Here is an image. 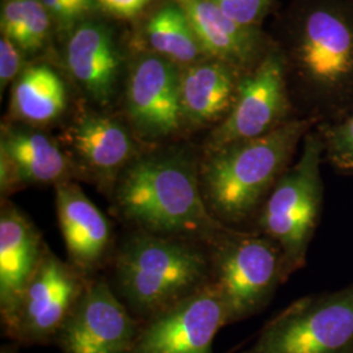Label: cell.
<instances>
[{"instance_id": "cell-25", "label": "cell", "mask_w": 353, "mask_h": 353, "mask_svg": "<svg viewBox=\"0 0 353 353\" xmlns=\"http://www.w3.org/2000/svg\"><path fill=\"white\" fill-rule=\"evenodd\" d=\"M28 55L12 39L0 37V92L12 87L28 65Z\"/></svg>"}, {"instance_id": "cell-8", "label": "cell", "mask_w": 353, "mask_h": 353, "mask_svg": "<svg viewBox=\"0 0 353 353\" xmlns=\"http://www.w3.org/2000/svg\"><path fill=\"white\" fill-rule=\"evenodd\" d=\"M75 166L77 181H85L110 199L118 178L148 148L122 115L83 103L67 118L58 137Z\"/></svg>"}, {"instance_id": "cell-4", "label": "cell", "mask_w": 353, "mask_h": 353, "mask_svg": "<svg viewBox=\"0 0 353 353\" xmlns=\"http://www.w3.org/2000/svg\"><path fill=\"white\" fill-rule=\"evenodd\" d=\"M109 265L114 292L143 322L203 290L211 255L204 243L130 230Z\"/></svg>"}, {"instance_id": "cell-15", "label": "cell", "mask_w": 353, "mask_h": 353, "mask_svg": "<svg viewBox=\"0 0 353 353\" xmlns=\"http://www.w3.org/2000/svg\"><path fill=\"white\" fill-rule=\"evenodd\" d=\"M225 326L224 303L208 283L198 293L143 321L132 353H214V338Z\"/></svg>"}, {"instance_id": "cell-13", "label": "cell", "mask_w": 353, "mask_h": 353, "mask_svg": "<svg viewBox=\"0 0 353 353\" xmlns=\"http://www.w3.org/2000/svg\"><path fill=\"white\" fill-rule=\"evenodd\" d=\"M141 321L101 276H92L54 344L63 353H132Z\"/></svg>"}, {"instance_id": "cell-26", "label": "cell", "mask_w": 353, "mask_h": 353, "mask_svg": "<svg viewBox=\"0 0 353 353\" xmlns=\"http://www.w3.org/2000/svg\"><path fill=\"white\" fill-rule=\"evenodd\" d=\"M42 3L50 14L55 33L63 38L67 37L80 21L92 14L74 0H42Z\"/></svg>"}, {"instance_id": "cell-27", "label": "cell", "mask_w": 353, "mask_h": 353, "mask_svg": "<svg viewBox=\"0 0 353 353\" xmlns=\"http://www.w3.org/2000/svg\"><path fill=\"white\" fill-rule=\"evenodd\" d=\"M153 1L154 0H94V4L97 12L109 19L134 21L151 8Z\"/></svg>"}, {"instance_id": "cell-20", "label": "cell", "mask_w": 353, "mask_h": 353, "mask_svg": "<svg viewBox=\"0 0 353 353\" xmlns=\"http://www.w3.org/2000/svg\"><path fill=\"white\" fill-rule=\"evenodd\" d=\"M70 105L63 76L51 64L29 63L11 87L6 121L46 128L63 121Z\"/></svg>"}, {"instance_id": "cell-21", "label": "cell", "mask_w": 353, "mask_h": 353, "mask_svg": "<svg viewBox=\"0 0 353 353\" xmlns=\"http://www.w3.org/2000/svg\"><path fill=\"white\" fill-rule=\"evenodd\" d=\"M141 41L145 50L186 67L208 58L185 10L176 0H164L144 19Z\"/></svg>"}, {"instance_id": "cell-19", "label": "cell", "mask_w": 353, "mask_h": 353, "mask_svg": "<svg viewBox=\"0 0 353 353\" xmlns=\"http://www.w3.org/2000/svg\"><path fill=\"white\" fill-rule=\"evenodd\" d=\"M242 74L214 58L181 68V108L185 130L211 131L221 123L236 101Z\"/></svg>"}, {"instance_id": "cell-18", "label": "cell", "mask_w": 353, "mask_h": 353, "mask_svg": "<svg viewBox=\"0 0 353 353\" xmlns=\"http://www.w3.org/2000/svg\"><path fill=\"white\" fill-rule=\"evenodd\" d=\"M49 246L41 232L16 204H0V314L10 318L34 278Z\"/></svg>"}, {"instance_id": "cell-24", "label": "cell", "mask_w": 353, "mask_h": 353, "mask_svg": "<svg viewBox=\"0 0 353 353\" xmlns=\"http://www.w3.org/2000/svg\"><path fill=\"white\" fill-rule=\"evenodd\" d=\"M233 21L248 28H262L265 19L276 12V0H212Z\"/></svg>"}, {"instance_id": "cell-22", "label": "cell", "mask_w": 353, "mask_h": 353, "mask_svg": "<svg viewBox=\"0 0 353 353\" xmlns=\"http://www.w3.org/2000/svg\"><path fill=\"white\" fill-rule=\"evenodd\" d=\"M316 130L323 141L325 161L341 174L353 176V110L336 121L318 125Z\"/></svg>"}, {"instance_id": "cell-6", "label": "cell", "mask_w": 353, "mask_h": 353, "mask_svg": "<svg viewBox=\"0 0 353 353\" xmlns=\"http://www.w3.org/2000/svg\"><path fill=\"white\" fill-rule=\"evenodd\" d=\"M210 284L227 312L228 326L261 313L284 284L283 254L259 232L233 228L210 246Z\"/></svg>"}, {"instance_id": "cell-28", "label": "cell", "mask_w": 353, "mask_h": 353, "mask_svg": "<svg viewBox=\"0 0 353 353\" xmlns=\"http://www.w3.org/2000/svg\"><path fill=\"white\" fill-rule=\"evenodd\" d=\"M79 6H81L87 12L99 13L97 12V8H96V4H94V0H74Z\"/></svg>"}, {"instance_id": "cell-14", "label": "cell", "mask_w": 353, "mask_h": 353, "mask_svg": "<svg viewBox=\"0 0 353 353\" xmlns=\"http://www.w3.org/2000/svg\"><path fill=\"white\" fill-rule=\"evenodd\" d=\"M77 181L75 166L58 137L45 128L4 121L0 127V194L8 199L29 186L57 188Z\"/></svg>"}, {"instance_id": "cell-17", "label": "cell", "mask_w": 353, "mask_h": 353, "mask_svg": "<svg viewBox=\"0 0 353 353\" xmlns=\"http://www.w3.org/2000/svg\"><path fill=\"white\" fill-rule=\"evenodd\" d=\"M176 1L188 14L207 57L234 67L242 75L261 63L275 43L262 28L233 21L212 0Z\"/></svg>"}, {"instance_id": "cell-23", "label": "cell", "mask_w": 353, "mask_h": 353, "mask_svg": "<svg viewBox=\"0 0 353 353\" xmlns=\"http://www.w3.org/2000/svg\"><path fill=\"white\" fill-rule=\"evenodd\" d=\"M54 33V23L42 0H24L21 34L17 45L26 55L34 57L46 50Z\"/></svg>"}, {"instance_id": "cell-2", "label": "cell", "mask_w": 353, "mask_h": 353, "mask_svg": "<svg viewBox=\"0 0 353 353\" xmlns=\"http://www.w3.org/2000/svg\"><path fill=\"white\" fill-rule=\"evenodd\" d=\"M201 156L183 141L148 147L118 178L110 196L115 216L130 230L211 246L233 228L204 202Z\"/></svg>"}, {"instance_id": "cell-12", "label": "cell", "mask_w": 353, "mask_h": 353, "mask_svg": "<svg viewBox=\"0 0 353 353\" xmlns=\"http://www.w3.org/2000/svg\"><path fill=\"white\" fill-rule=\"evenodd\" d=\"M63 62L70 79L92 106L109 110L126 77L121 36L101 13L85 17L64 38Z\"/></svg>"}, {"instance_id": "cell-10", "label": "cell", "mask_w": 353, "mask_h": 353, "mask_svg": "<svg viewBox=\"0 0 353 353\" xmlns=\"http://www.w3.org/2000/svg\"><path fill=\"white\" fill-rule=\"evenodd\" d=\"M300 117L290 94L283 57L276 45L254 70L241 76L236 101L225 119L208 131L203 152L255 139Z\"/></svg>"}, {"instance_id": "cell-9", "label": "cell", "mask_w": 353, "mask_h": 353, "mask_svg": "<svg viewBox=\"0 0 353 353\" xmlns=\"http://www.w3.org/2000/svg\"><path fill=\"white\" fill-rule=\"evenodd\" d=\"M181 68L145 49L138 51L128 63L122 117L148 147L176 143L186 134L181 108Z\"/></svg>"}, {"instance_id": "cell-7", "label": "cell", "mask_w": 353, "mask_h": 353, "mask_svg": "<svg viewBox=\"0 0 353 353\" xmlns=\"http://www.w3.org/2000/svg\"><path fill=\"white\" fill-rule=\"evenodd\" d=\"M241 353H353V284L293 301Z\"/></svg>"}, {"instance_id": "cell-3", "label": "cell", "mask_w": 353, "mask_h": 353, "mask_svg": "<svg viewBox=\"0 0 353 353\" xmlns=\"http://www.w3.org/2000/svg\"><path fill=\"white\" fill-rule=\"evenodd\" d=\"M318 125L316 118L297 117L263 137L201 150V188L210 212L230 228L254 221L305 137Z\"/></svg>"}, {"instance_id": "cell-11", "label": "cell", "mask_w": 353, "mask_h": 353, "mask_svg": "<svg viewBox=\"0 0 353 353\" xmlns=\"http://www.w3.org/2000/svg\"><path fill=\"white\" fill-rule=\"evenodd\" d=\"M90 278L49 248L14 312L1 322L6 335L23 345L54 343Z\"/></svg>"}, {"instance_id": "cell-1", "label": "cell", "mask_w": 353, "mask_h": 353, "mask_svg": "<svg viewBox=\"0 0 353 353\" xmlns=\"http://www.w3.org/2000/svg\"><path fill=\"white\" fill-rule=\"evenodd\" d=\"M272 38L297 113L321 125L352 112L353 0H290Z\"/></svg>"}, {"instance_id": "cell-5", "label": "cell", "mask_w": 353, "mask_h": 353, "mask_svg": "<svg viewBox=\"0 0 353 353\" xmlns=\"http://www.w3.org/2000/svg\"><path fill=\"white\" fill-rule=\"evenodd\" d=\"M323 141L314 127L303 141L299 160L280 176L254 224L275 241L283 254L284 281L306 265L323 204Z\"/></svg>"}, {"instance_id": "cell-16", "label": "cell", "mask_w": 353, "mask_h": 353, "mask_svg": "<svg viewBox=\"0 0 353 353\" xmlns=\"http://www.w3.org/2000/svg\"><path fill=\"white\" fill-rule=\"evenodd\" d=\"M55 207L68 262L85 275L96 276L103 265H110L117 248L110 221L77 181L55 188Z\"/></svg>"}]
</instances>
